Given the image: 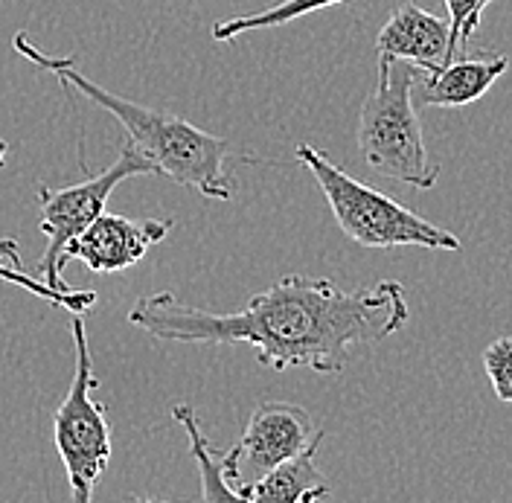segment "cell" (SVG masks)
I'll use <instances>...</instances> for the list:
<instances>
[{
    "label": "cell",
    "instance_id": "obj_14",
    "mask_svg": "<svg viewBox=\"0 0 512 503\" xmlns=\"http://www.w3.org/2000/svg\"><path fill=\"white\" fill-rule=\"evenodd\" d=\"M338 3H350V0H283L271 9L262 12H248V15H236L230 21H222L213 27V38L216 41H236L239 35L256 30H271V27H286L291 21L312 15L326 6H338Z\"/></svg>",
    "mask_w": 512,
    "mask_h": 503
},
{
    "label": "cell",
    "instance_id": "obj_3",
    "mask_svg": "<svg viewBox=\"0 0 512 503\" xmlns=\"http://www.w3.org/2000/svg\"><path fill=\"white\" fill-rule=\"evenodd\" d=\"M419 67L379 56V82L361 105L355 143L370 169L416 189H434L440 163L428 155L416 114Z\"/></svg>",
    "mask_w": 512,
    "mask_h": 503
},
{
    "label": "cell",
    "instance_id": "obj_15",
    "mask_svg": "<svg viewBox=\"0 0 512 503\" xmlns=\"http://www.w3.org/2000/svg\"><path fill=\"white\" fill-rule=\"evenodd\" d=\"M443 3L448 9V59H454L457 50H469L486 6L483 0H443Z\"/></svg>",
    "mask_w": 512,
    "mask_h": 503
},
{
    "label": "cell",
    "instance_id": "obj_4",
    "mask_svg": "<svg viewBox=\"0 0 512 503\" xmlns=\"http://www.w3.org/2000/svg\"><path fill=\"white\" fill-rule=\"evenodd\" d=\"M297 160L312 172L320 192L344 230V236L361 248H425V251H460V239L440 224L416 216L396 198L355 181L350 172L335 166L312 143L294 149Z\"/></svg>",
    "mask_w": 512,
    "mask_h": 503
},
{
    "label": "cell",
    "instance_id": "obj_17",
    "mask_svg": "<svg viewBox=\"0 0 512 503\" xmlns=\"http://www.w3.org/2000/svg\"><path fill=\"white\" fill-rule=\"evenodd\" d=\"M6 155H9V143H6V140L0 137V169L6 166Z\"/></svg>",
    "mask_w": 512,
    "mask_h": 503
},
{
    "label": "cell",
    "instance_id": "obj_18",
    "mask_svg": "<svg viewBox=\"0 0 512 503\" xmlns=\"http://www.w3.org/2000/svg\"><path fill=\"white\" fill-rule=\"evenodd\" d=\"M489 3H495V0H483V6H489Z\"/></svg>",
    "mask_w": 512,
    "mask_h": 503
},
{
    "label": "cell",
    "instance_id": "obj_11",
    "mask_svg": "<svg viewBox=\"0 0 512 503\" xmlns=\"http://www.w3.org/2000/svg\"><path fill=\"white\" fill-rule=\"evenodd\" d=\"M323 431L315 434V440L309 442L300 454H294L291 460L280 463L277 469L262 474L256 483L242 489V501L245 503H315L329 498V480L320 472L315 463Z\"/></svg>",
    "mask_w": 512,
    "mask_h": 503
},
{
    "label": "cell",
    "instance_id": "obj_9",
    "mask_svg": "<svg viewBox=\"0 0 512 503\" xmlns=\"http://www.w3.org/2000/svg\"><path fill=\"white\" fill-rule=\"evenodd\" d=\"M376 53L419 67L422 73H437L448 64V21L419 9L416 3H402L390 12L376 35Z\"/></svg>",
    "mask_w": 512,
    "mask_h": 503
},
{
    "label": "cell",
    "instance_id": "obj_12",
    "mask_svg": "<svg viewBox=\"0 0 512 503\" xmlns=\"http://www.w3.org/2000/svg\"><path fill=\"white\" fill-rule=\"evenodd\" d=\"M0 280L12 285H21L27 288L30 294L59 306V309H67L70 315H85L88 309L96 306V294L94 291H56L53 285H47L41 277L35 274H27L24 265H21V253H18V242L15 239H0Z\"/></svg>",
    "mask_w": 512,
    "mask_h": 503
},
{
    "label": "cell",
    "instance_id": "obj_6",
    "mask_svg": "<svg viewBox=\"0 0 512 503\" xmlns=\"http://www.w3.org/2000/svg\"><path fill=\"white\" fill-rule=\"evenodd\" d=\"M137 175H158L155 166L143 155H137L128 143H123V152L117 160L99 172L91 175L82 184H70V187L53 189L47 184H38L35 189V201H38V227L47 236V251L41 256V262L35 265V277H41L47 285H53L56 291H73L64 280V248L96 219L105 213V204L111 198V192L120 187L126 178Z\"/></svg>",
    "mask_w": 512,
    "mask_h": 503
},
{
    "label": "cell",
    "instance_id": "obj_13",
    "mask_svg": "<svg viewBox=\"0 0 512 503\" xmlns=\"http://www.w3.org/2000/svg\"><path fill=\"white\" fill-rule=\"evenodd\" d=\"M172 419L181 422L187 437H190L192 454H195V463H198V472H201V498L204 501H239L236 492L230 489L227 477H224V454H219L210 445V440L201 434V425H198L190 405H175Z\"/></svg>",
    "mask_w": 512,
    "mask_h": 503
},
{
    "label": "cell",
    "instance_id": "obj_7",
    "mask_svg": "<svg viewBox=\"0 0 512 503\" xmlns=\"http://www.w3.org/2000/svg\"><path fill=\"white\" fill-rule=\"evenodd\" d=\"M315 434V422L306 408L291 402H262L251 413L242 440L224 451V477L236 498L242 501L245 486L300 454Z\"/></svg>",
    "mask_w": 512,
    "mask_h": 503
},
{
    "label": "cell",
    "instance_id": "obj_2",
    "mask_svg": "<svg viewBox=\"0 0 512 503\" xmlns=\"http://www.w3.org/2000/svg\"><path fill=\"white\" fill-rule=\"evenodd\" d=\"M12 47L35 67L59 76L62 85L88 96L96 108L114 114L120 120V126L126 128L128 146L149 160L158 175L181 184V187L195 189L204 198H216V201L233 198V178L227 169L230 143L224 137L192 126L175 114H160L146 105H137L131 99L105 91L94 79L79 73L73 67V59H56V56L41 53L27 32H18L12 38Z\"/></svg>",
    "mask_w": 512,
    "mask_h": 503
},
{
    "label": "cell",
    "instance_id": "obj_5",
    "mask_svg": "<svg viewBox=\"0 0 512 503\" xmlns=\"http://www.w3.org/2000/svg\"><path fill=\"white\" fill-rule=\"evenodd\" d=\"M82 317L85 315L70 317V335L76 346V373H73V384L64 402L53 416L56 451L62 457L67 483L76 503L91 501L94 486L105 474L114 454L105 405L94 399V387L99 381H96L91 344H88V326Z\"/></svg>",
    "mask_w": 512,
    "mask_h": 503
},
{
    "label": "cell",
    "instance_id": "obj_1",
    "mask_svg": "<svg viewBox=\"0 0 512 503\" xmlns=\"http://www.w3.org/2000/svg\"><path fill=\"white\" fill-rule=\"evenodd\" d=\"M408 315L405 285L396 280L347 291L326 277L288 274L230 315L160 291L140 297L128 309V323L169 344H251L259 364L277 373L303 367L332 376L347 370L355 346L382 344Z\"/></svg>",
    "mask_w": 512,
    "mask_h": 503
},
{
    "label": "cell",
    "instance_id": "obj_10",
    "mask_svg": "<svg viewBox=\"0 0 512 503\" xmlns=\"http://www.w3.org/2000/svg\"><path fill=\"white\" fill-rule=\"evenodd\" d=\"M507 70V56H460L437 73H419L414 96L425 108H466L489 94Z\"/></svg>",
    "mask_w": 512,
    "mask_h": 503
},
{
    "label": "cell",
    "instance_id": "obj_16",
    "mask_svg": "<svg viewBox=\"0 0 512 503\" xmlns=\"http://www.w3.org/2000/svg\"><path fill=\"white\" fill-rule=\"evenodd\" d=\"M483 370L495 396L512 405V338H498L483 349Z\"/></svg>",
    "mask_w": 512,
    "mask_h": 503
},
{
    "label": "cell",
    "instance_id": "obj_8",
    "mask_svg": "<svg viewBox=\"0 0 512 503\" xmlns=\"http://www.w3.org/2000/svg\"><path fill=\"white\" fill-rule=\"evenodd\" d=\"M172 227V219L134 221L117 213H102L64 248V262L79 259L94 274H117L137 265L149 248H155L172 233Z\"/></svg>",
    "mask_w": 512,
    "mask_h": 503
}]
</instances>
